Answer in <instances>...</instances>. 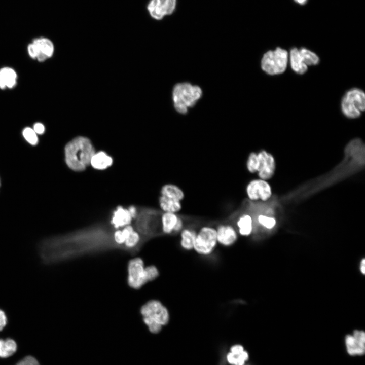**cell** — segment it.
<instances>
[{
    "instance_id": "cell-37",
    "label": "cell",
    "mask_w": 365,
    "mask_h": 365,
    "mask_svg": "<svg viewBox=\"0 0 365 365\" xmlns=\"http://www.w3.org/2000/svg\"><path fill=\"white\" fill-rule=\"evenodd\" d=\"M225 352L223 351L221 356V359L218 365H226V362L225 359Z\"/></svg>"
},
{
    "instance_id": "cell-38",
    "label": "cell",
    "mask_w": 365,
    "mask_h": 365,
    "mask_svg": "<svg viewBox=\"0 0 365 365\" xmlns=\"http://www.w3.org/2000/svg\"><path fill=\"white\" fill-rule=\"evenodd\" d=\"M360 269L361 272L363 274H365V260L363 259L360 262Z\"/></svg>"
},
{
    "instance_id": "cell-35",
    "label": "cell",
    "mask_w": 365,
    "mask_h": 365,
    "mask_svg": "<svg viewBox=\"0 0 365 365\" xmlns=\"http://www.w3.org/2000/svg\"><path fill=\"white\" fill-rule=\"evenodd\" d=\"M33 129L37 134H42L45 131L44 125L39 122L34 124Z\"/></svg>"
},
{
    "instance_id": "cell-32",
    "label": "cell",
    "mask_w": 365,
    "mask_h": 365,
    "mask_svg": "<svg viewBox=\"0 0 365 365\" xmlns=\"http://www.w3.org/2000/svg\"><path fill=\"white\" fill-rule=\"evenodd\" d=\"M16 365H40V364L34 357L27 356L20 360Z\"/></svg>"
},
{
    "instance_id": "cell-9",
    "label": "cell",
    "mask_w": 365,
    "mask_h": 365,
    "mask_svg": "<svg viewBox=\"0 0 365 365\" xmlns=\"http://www.w3.org/2000/svg\"><path fill=\"white\" fill-rule=\"evenodd\" d=\"M161 223L162 232L167 235L177 234L184 228L182 217L176 213L164 212Z\"/></svg>"
},
{
    "instance_id": "cell-15",
    "label": "cell",
    "mask_w": 365,
    "mask_h": 365,
    "mask_svg": "<svg viewBox=\"0 0 365 365\" xmlns=\"http://www.w3.org/2000/svg\"><path fill=\"white\" fill-rule=\"evenodd\" d=\"M132 219L128 209L118 206L113 212L111 224L115 229H118L129 225Z\"/></svg>"
},
{
    "instance_id": "cell-30",
    "label": "cell",
    "mask_w": 365,
    "mask_h": 365,
    "mask_svg": "<svg viewBox=\"0 0 365 365\" xmlns=\"http://www.w3.org/2000/svg\"><path fill=\"white\" fill-rule=\"evenodd\" d=\"M22 135L24 139L31 145H35L38 143L37 134L33 129L30 127H25L22 131Z\"/></svg>"
},
{
    "instance_id": "cell-36",
    "label": "cell",
    "mask_w": 365,
    "mask_h": 365,
    "mask_svg": "<svg viewBox=\"0 0 365 365\" xmlns=\"http://www.w3.org/2000/svg\"><path fill=\"white\" fill-rule=\"evenodd\" d=\"M128 210H129L130 214L131 216H132V218H135L137 215V209L135 207L133 206H131L129 207L128 208Z\"/></svg>"
},
{
    "instance_id": "cell-20",
    "label": "cell",
    "mask_w": 365,
    "mask_h": 365,
    "mask_svg": "<svg viewBox=\"0 0 365 365\" xmlns=\"http://www.w3.org/2000/svg\"><path fill=\"white\" fill-rule=\"evenodd\" d=\"M161 195L177 201H181L185 197L183 191L177 186L168 184L162 186L160 191Z\"/></svg>"
},
{
    "instance_id": "cell-4",
    "label": "cell",
    "mask_w": 365,
    "mask_h": 365,
    "mask_svg": "<svg viewBox=\"0 0 365 365\" xmlns=\"http://www.w3.org/2000/svg\"><path fill=\"white\" fill-rule=\"evenodd\" d=\"M175 110L180 114L187 113L188 108L193 106L202 95V90L197 86L188 83L176 85L172 93Z\"/></svg>"
},
{
    "instance_id": "cell-23",
    "label": "cell",
    "mask_w": 365,
    "mask_h": 365,
    "mask_svg": "<svg viewBox=\"0 0 365 365\" xmlns=\"http://www.w3.org/2000/svg\"><path fill=\"white\" fill-rule=\"evenodd\" d=\"M17 348L16 342L12 339H0V357L7 358L14 354Z\"/></svg>"
},
{
    "instance_id": "cell-17",
    "label": "cell",
    "mask_w": 365,
    "mask_h": 365,
    "mask_svg": "<svg viewBox=\"0 0 365 365\" xmlns=\"http://www.w3.org/2000/svg\"><path fill=\"white\" fill-rule=\"evenodd\" d=\"M113 163V158L104 151H98L92 157L90 165L97 170H104Z\"/></svg>"
},
{
    "instance_id": "cell-6",
    "label": "cell",
    "mask_w": 365,
    "mask_h": 365,
    "mask_svg": "<svg viewBox=\"0 0 365 365\" xmlns=\"http://www.w3.org/2000/svg\"><path fill=\"white\" fill-rule=\"evenodd\" d=\"M287 62V52L281 48H277L274 51L270 50L264 54L261 60V67L268 74L277 75L285 70Z\"/></svg>"
},
{
    "instance_id": "cell-22",
    "label": "cell",
    "mask_w": 365,
    "mask_h": 365,
    "mask_svg": "<svg viewBox=\"0 0 365 365\" xmlns=\"http://www.w3.org/2000/svg\"><path fill=\"white\" fill-rule=\"evenodd\" d=\"M17 74L13 68L4 67L0 69V79L6 88L14 87L17 83Z\"/></svg>"
},
{
    "instance_id": "cell-18",
    "label": "cell",
    "mask_w": 365,
    "mask_h": 365,
    "mask_svg": "<svg viewBox=\"0 0 365 365\" xmlns=\"http://www.w3.org/2000/svg\"><path fill=\"white\" fill-rule=\"evenodd\" d=\"M197 233L196 230L191 227L184 228L182 229L180 231V245L183 249H193Z\"/></svg>"
},
{
    "instance_id": "cell-19",
    "label": "cell",
    "mask_w": 365,
    "mask_h": 365,
    "mask_svg": "<svg viewBox=\"0 0 365 365\" xmlns=\"http://www.w3.org/2000/svg\"><path fill=\"white\" fill-rule=\"evenodd\" d=\"M289 60L291 68L296 73L302 74L307 71V66L303 60L299 49L294 48L290 50Z\"/></svg>"
},
{
    "instance_id": "cell-29",
    "label": "cell",
    "mask_w": 365,
    "mask_h": 365,
    "mask_svg": "<svg viewBox=\"0 0 365 365\" xmlns=\"http://www.w3.org/2000/svg\"><path fill=\"white\" fill-rule=\"evenodd\" d=\"M176 5V0H160V8L163 16L164 17L173 13Z\"/></svg>"
},
{
    "instance_id": "cell-8",
    "label": "cell",
    "mask_w": 365,
    "mask_h": 365,
    "mask_svg": "<svg viewBox=\"0 0 365 365\" xmlns=\"http://www.w3.org/2000/svg\"><path fill=\"white\" fill-rule=\"evenodd\" d=\"M246 192L248 198L252 201L261 199L265 201L272 195L270 185L266 180L262 179L250 181L246 186Z\"/></svg>"
},
{
    "instance_id": "cell-16",
    "label": "cell",
    "mask_w": 365,
    "mask_h": 365,
    "mask_svg": "<svg viewBox=\"0 0 365 365\" xmlns=\"http://www.w3.org/2000/svg\"><path fill=\"white\" fill-rule=\"evenodd\" d=\"M235 224V229L240 235L248 236L251 234L253 229V222L250 215L246 213L239 215Z\"/></svg>"
},
{
    "instance_id": "cell-10",
    "label": "cell",
    "mask_w": 365,
    "mask_h": 365,
    "mask_svg": "<svg viewBox=\"0 0 365 365\" xmlns=\"http://www.w3.org/2000/svg\"><path fill=\"white\" fill-rule=\"evenodd\" d=\"M347 352L352 356L361 355L365 352V333L362 331L355 330L353 335L345 337Z\"/></svg>"
},
{
    "instance_id": "cell-14",
    "label": "cell",
    "mask_w": 365,
    "mask_h": 365,
    "mask_svg": "<svg viewBox=\"0 0 365 365\" xmlns=\"http://www.w3.org/2000/svg\"><path fill=\"white\" fill-rule=\"evenodd\" d=\"M32 43L36 47L38 52L36 59L39 62H43L52 57L54 47L52 42L49 39L41 37L34 39Z\"/></svg>"
},
{
    "instance_id": "cell-28",
    "label": "cell",
    "mask_w": 365,
    "mask_h": 365,
    "mask_svg": "<svg viewBox=\"0 0 365 365\" xmlns=\"http://www.w3.org/2000/svg\"><path fill=\"white\" fill-rule=\"evenodd\" d=\"M260 166V161L258 154L251 152L248 156L246 162V167L248 171L252 173L258 172Z\"/></svg>"
},
{
    "instance_id": "cell-27",
    "label": "cell",
    "mask_w": 365,
    "mask_h": 365,
    "mask_svg": "<svg viewBox=\"0 0 365 365\" xmlns=\"http://www.w3.org/2000/svg\"><path fill=\"white\" fill-rule=\"evenodd\" d=\"M140 241V235L138 232L133 231L126 240L124 244V247L130 251L134 250V249L138 248Z\"/></svg>"
},
{
    "instance_id": "cell-24",
    "label": "cell",
    "mask_w": 365,
    "mask_h": 365,
    "mask_svg": "<svg viewBox=\"0 0 365 365\" xmlns=\"http://www.w3.org/2000/svg\"><path fill=\"white\" fill-rule=\"evenodd\" d=\"M134 231L133 228L129 225L123 228L122 230H117L114 233V240L119 246L123 245L130 234Z\"/></svg>"
},
{
    "instance_id": "cell-39",
    "label": "cell",
    "mask_w": 365,
    "mask_h": 365,
    "mask_svg": "<svg viewBox=\"0 0 365 365\" xmlns=\"http://www.w3.org/2000/svg\"><path fill=\"white\" fill-rule=\"evenodd\" d=\"M0 185H1V182H0Z\"/></svg>"
},
{
    "instance_id": "cell-26",
    "label": "cell",
    "mask_w": 365,
    "mask_h": 365,
    "mask_svg": "<svg viewBox=\"0 0 365 365\" xmlns=\"http://www.w3.org/2000/svg\"><path fill=\"white\" fill-rule=\"evenodd\" d=\"M160 0H151L147 6V10L152 17L159 20L163 18L160 9Z\"/></svg>"
},
{
    "instance_id": "cell-7",
    "label": "cell",
    "mask_w": 365,
    "mask_h": 365,
    "mask_svg": "<svg viewBox=\"0 0 365 365\" xmlns=\"http://www.w3.org/2000/svg\"><path fill=\"white\" fill-rule=\"evenodd\" d=\"M217 244L216 229L204 226L197 233L193 249L200 256H207L214 251Z\"/></svg>"
},
{
    "instance_id": "cell-11",
    "label": "cell",
    "mask_w": 365,
    "mask_h": 365,
    "mask_svg": "<svg viewBox=\"0 0 365 365\" xmlns=\"http://www.w3.org/2000/svg\"><path fill=\"white\" fill-rule=\"evenodd\" d=\"M258 154L260 166L258 174L260 179L268 180L271 178L275 170V161L272 154L265 150H262Z\"/></svg>"
},
{
    "instance_id": "cell-34",
    "label": "cell",
    "mask_w": 365,
    "mask_h": 365,
    "mask_svg": "<svg viewBox=\"0 0 365 365\" xmlns=\"http://www.w3.org/2000/svg\"><path fill=\"white\" fill-rule=\"evenodd\" d=\"M7 323V318L5 312L0 309V331L3 330Z\"/></svg>"
},
{
    "instance_id": "cell-3",
    "label": "cell",
    "mask_w": 365,
    "mask_h": 365,
    "mask_svg": "<svg viewBox=\"0 0 365 365\" xmlns=\"http://www.w3.org/2000/svg\"><path fill=\"white\" fill-rule=\"evenodd\" d=\"M158 276L156 267L151 265L144 267L143 261L140 258L133 259L128 263L127 282L132 288L139 289Z\"/></svg>"
},
{
    "instance_id": "cell-33",
    "label": "cell",
    "mask_w": 365,
    "mask_h": 365,
    "mask_svg": "<svg viewBox=\"0 0 365 365\" xmlns=\"http://www.w3.org/2000/svg\"><path fill=\"white\" fill-rule=\"evenodd\" d=\"M27 51L29 55L33 59H36L38 52L35 45L32 43L28 45Z\"/></svg>"
},
{
    "instance_id": "cell-13",
    "label": "cell",
    "mask_w": 365,
    "mask_h": 365,
    "mask_svg": "<svg viewBox=\"0 0 365 365\" xmlns=\"http://www.w3.org/2000/svg\"><path fill=\"white\" fill-rule=\"evenodd\" d=\"M248 358L247 352L239 344L232 346L229 351L225 354L226 362L230 365H245Z\"/></svg>"
},
{
    "instance_id": "cell-2",
    "label": "cell",
    "mask_w": 365,
    "mask_h": 365,
    "mask_svg": "<svg viewBox=\"0 0 365 365\" xmlns=\"http://www.w3.org/2000/svg\"><path fill=\"white\" fill-rule=\"evenodd\" d=\"M140 313L149 331L154 334L159 333L170 320L167 308L156 300H150L144 304L141 308Z\"/></svg>"
},
{
    "instance_id": "cell-12",
    "label": "cell",
    "mask_w": 365,
    "mask_h": 365,
    "mask_svg": "<svg viewBox=\"0 0 365 365\" xmlns=\"http://www.w3.org/2000/svg\"><path fill=\"white\" fill-rule=\"evenodd\" d=\"M216 230L217 243L222 246H231L238 239V233L235 228L230 224H220Z\"/></svg>"
},
{
    "instance_id": "cell-1",
    "label": "cell",
    "mask_w": 365,
    "mask_h": 365,
    "mask_svg": "<svg viewBox=\"0 0 365 365\" xmlns=\"http://www.w3.org/2000/svg\"><path fill=\"white\" fill-rule=\"evenodd\" d=\"M95 149L87 137L77 136L65 146V161L71 170L76 172L85 170L90 165Z\"/></svg>"
},
{
    "instance_id": "cell-25",
    "label": "cell",
    "mask_w": 365,
    "mask_h": 365,
    "mask_svg": "<svg viewBox=\"0 0 365 365\" xmlns=\"http://www.w3.org/2000/svg\"><path fill=\"white\" fill-rule=\"evenodd\" d=\"M299 51L307 66L315 65L318 63L319 59L315 53L305 48L300 49Z\"/></svg>"
},
{
    "instance_id": "cell-21",
    "label": "cell",
    "mask_w": 365,
    "mask_h": 365,
    "mask_svg": "<svg viewBox=\"0 0 365 365\" xmlns=\"http://www.w3.org/2000/svg\"><path fill=\"white\" fill-rule=\"evenodd\" d=\"M161 209L164 212L176 213L181 209L180 201L161 195L159 198Z\"/></svg>"
},
{
    "instance_id": "cell-5",
    "label": "cell",
    "mask_w": 365,
    "mask_h": 365,
    "mask_svg": "<svg viewBox=\"0 0 365 365\" xmlns=\"http://www.w3.org/2000/svg\"><path fill=\"white\" fill-rule=\"evenodd\" d=\"M365 109V95L360 89L353 88L348 91L341 102V110L349 118L359 117Z\"/></svg>"
},
{
    "instance_id": "cell-31",
    "label": "cell",
    "mask_w": 365,
    "mask_h": 365,
    "mask_svg": "<svg viewBox=\"0 0 365 365\" xmlns=\"http://www.w3.org/2000/svg\"><path fill=\"white\" fill-rule=\"evenodd\" d=\"M258 222L259 224L268 229L273 228L276 223L275 218L264 215H259L258 216Z\"/></svg>"
}]
</instances>
